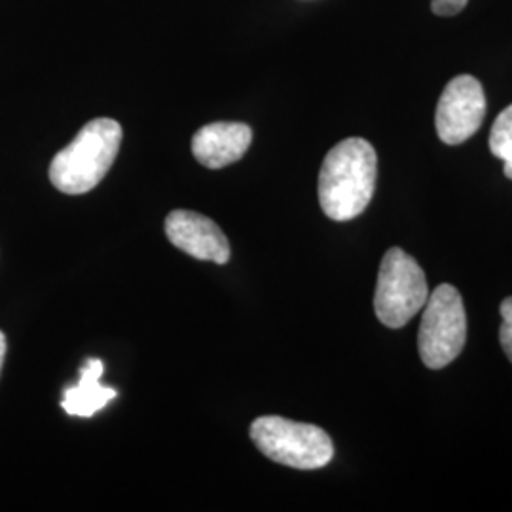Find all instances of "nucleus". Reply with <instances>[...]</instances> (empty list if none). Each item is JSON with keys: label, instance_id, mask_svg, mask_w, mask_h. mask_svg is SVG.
Here are the masks:
<instances>
[{"label": "nucleus", "instance_id": "13", "mask_svg": "<svg viewBox=\"0 0 512 512\" xmlns=\"http://www.w3.org/2000/svg\"><path fill=\"white\" fill-rule=\"evenodd\" d=\"M4 359H6V336L0 330V370H2V365H4Z\"/></svg>", "mask_w": 512, "mask_h": 512}, {"label": "nucleus", "instance_id": "6", "mask_svg": "<svg viewBox=\"0 0 512 512\" xmlns=\"http://www.w3.org/2000/svg\"><path fill=\"white\" fill-rule=\"evenodd\" d=\"M486 116V95L471 74H459L440 95L435 128L446 145H461L471 139Z\"/></svg>", "mask_w": 512, "mask_h": 512}, {"label": "nucleus", "instance_id": "2", "mask_svg": "<svg viewBox=\"0 0 512 512\" xmlns=\"http://www.w3.org/2000/svg\"><path fill=\"white\" fill-rule=\"evenodd\" d=\"M122 126L110 118H95L78 131L73 143L55 154L50 181L69 196L93 190L105 179L122 145Z\"/></svg>", "mask_w": 512, "mask_h": 512}, {"label": "nucleus", "instance_id": "1", "mask_svg": "<svg viewBox=\"0 0 512 512\" xmlns=\"http://www.w3.org/2000/svg\"><path fill=\"white\" fill-rule=\"evenodd\" d=\"M378 177V156L374 147L349 137L325 156L319 173V203L332 220L346 222L365 213L374 196Z\"/></svg>", "mask_w": 512, "mask_h": 512}, {"label": "nucleus", "instance_id": "3", "mask_svg": "<svg viewBox=\"0 0 512 512\" xmlns=\"http://www.w3.org/2000/svg\"><path fill=\"white\" fill-rule=\"evenodd\" d=\"M249 433L266 458L300 471L321 469L334 456L329 435L311 423L264 416L253 421Z\"/></svg>", "mask_w": 512, "mask_h": 512}, {"label": "nucleus", "instance_id": "4", "mask_svg": "<svg viewBox=\"0 0 512 512\" xmlns=\"http://www.w3.org/2000/svg\"><path fill=\"white\" fill-rule=\"evenodd\" d=\"M467 342V313L456 287L444 283L429 294L421 315L418 349L423 365L440 370L458 359Z\"/></svg>", "mask_w": 512, "mask_h": 512}, {"label": "nucleus", "instance_id": "12", "mask_svg": "<svg viewBox=\"0 0 512 512\" xmlns=\"http://www.w3.org/2000/svg\"><path fill=\"white\" fill-rule=\"evenodd\" d=\"M467 4L469 0H431V10L437 16L450 18V16H458Z\"/></svg>", "mask_w": 512, "mask_h": 512}, {"label": "nucleus", "instance_id": "10", "mask_svg": "<svg viewBox=\"0 0 512 512\" xmlns=\"http://www.w3.org/2000/svg\"><path fill=\"white\" fill-rule=\"evenodd\" d=\"M490 150L495 158L503 160L505 177L512 181V105L497 116L492 126Z\"/></svg>", "mask_w": 512, "mask_h": 512}, {"label": "nucleus", "instance_id": "7", "mask_svg": "<svg viewBox=\"0 0 512 512\" xmlns=\"http://www.w3.org/2000/svg\"><path fill=\"white\" fill-rule=\"evenodd\" d=\"M167 239L186 255L215 264H226L232 255L230 241L219 226L194 211H171L165 219Z\"/></svg>", "mask_w": 512, "mask_h": 512}, {"label": "nucleus", "instance_id": "8", "mask_svg": "<svg viewBox=\"0 0 512 512\" xmlns=\"http://www.w3.org/2000/svg\"><path fill=\"white\" fill-rule=\"evenodd\" d=\"M253 143V131L239 122H215L196 131L192 152L200 164L220 169L236 164Z\"/></svg>", "mask_w": 512, "mask_h": 512}, {"label": "nucleus", "instance_id": "9", "mask_svg": "<svg viewBox=\"0 0 512 512\" xmlns=\"http://www.w3.org/2000/svg\"><path fill=\"white\" fill-rule=\"evenodd\" d=\"M105 365L101 359H88L80 368V380L63 391L61 406L69 416L92 418L116 397V389L101 385Z\"/></svg>", "mask_w": 512, "mask_h": 512}, {"label": "nucleus", "instance_id": "5", "mask_svg": "<svg viewBox=\"0 0 512 512\" xmlns=\"http://www.w3.org/2000/svg\"><path fill=\"white\" fill-rule=\"evenodd\" d=\"M429 298L427 279L414 256L399 247L384 255L374 294V311L389 329H401L420 313Z\"/></svg>", "mask_w": 512, "mask_h": 512}, {"label": "nucleus", "instance_id": "11", "mask_svg": "<svg viewBox=\"0 0 512 512\" xmlns=\"http://www.w3.org/2000/svg\"><path fill=\"white\" fill-rule=\"evenodd\" d=\"M501 319H503V323L499 330V342L512 363V296L505 298L501 304Z\"/></svg>", "mask_w": 512, "mask_h": 512}]
</instances>
